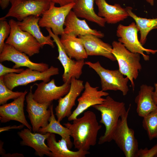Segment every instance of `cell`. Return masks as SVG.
<instances>
[{
    "instance_id": "44dd1931",
    "label": "cell",
    "mask_w": 157,
    "mask_h": 157,
    "mask_svg": "<svg viewBox=\"0 0 157 157\" xmlns=\"http://www.w3.org/2000/svg\"><path fill=\"white\" fill-rule=\"evenodd\" d=\"M95 1L98 8L97 15L104 18L107 23L115 24L129 16L125 8H122L118 3L110 5L106 0H95Z\"/></svg>"
},
{
    "instance_id": "603a6c76",
    "label": "cell",
    "mask_w": 157,
    "mask_h": 157,
    "mask_svg": "<svg viewBox=\"0 0 157 157\" xmlns=\"http://www.w3.org/2000/svg\"><path fill=\"white\" fill-rule=\"evenodd\" d=\"M40 18L34 15L29 16L21 21L17 22L19 28L23 31H26L34 37L40 44L41 48L45 45H48L54 48V42L49 35L44 36L41 32L38 24Z\"/></svg>"
},
{
    "instance_id": "f1b7e54d",
    "label": "cell",
    "mask_w": 157,
    "mask_h": 157,
    "mask_svg": "<svg viewBox=\"0 0 157 157\" xmlns=\"http://www.w3.org/2000/svg\"><path fill=\"white\" fill-rule=\"evenodd\" d=\"M142 126L150 140L157 138V108L143 117Z\"/></svg>"
},
{
    "instance_id": "3957f363",
    "label": "cell",
    "mask_w": 157,
    "mask_h": 157,
    "mask_svg": "<svg viewBox=\"0 0 157 157\" xmlns=\"http://www.w3.org/2000/svg\"><path fill=\"white\" fill-rule=\"evenodd\" d=\"M112 46V53L117 61L119 69L129 78L134 90V80L137 78L142 67L140 63V54L130 51L118 41H113Z\"/></svg>"
},
{
    "instance_id": "7402d4cb",
    "label": "cell",
    "mask_w": 157,
    "mask_h": 157,
    "mask_svg": "<svg viewBox=\"0 0 157 157\" xmlns=\"http://www.w3.org/2000/svg\"><path fill=\"white\" fill-rule=\"evenodd\" d=\"M46 140L47 144L51 153V157H85L90 154L88 151L70 150L63 138H61L60 140L57 141L54 133H50Z\"/></svg>"
},
{
    "instance_id": "d4e9b609",
    "label": "cell",
    "mask_w": 157,
    "mask_h": 157,
    "mask_svg": "<svg viewBox=\"0 0 157 157\" xmlns=\"http://www.w3.org/2000/svg\"><path fill=\"white\" fill-rule=\"evenodd\" d=\"M95 0H76L72 10L78 17L84 18L101 27L105 26V19L97 14L94 9Z\"/></svg>"
},
{
    "instance_id": "d6a6232c",
    "label": "cell",
    "mask_w": 157,
    "mask_h": 157,
    "mask_svg": "<svg viewBox=\"0 0 157 157\" xmlns=\"http://www.w3.org/2000/svg\"><path fill=\"white\" fill-rule=\"evenodd\" d=\"M24 70L23 68H11L5 66L1 63H0V77L10 73H19Z\"/></svg>"
},
{
    "instance_id": "4316f807",
    "label": "cell",
    "mask_w": 157,
    "mask_h": 157,
    "mask_svg": "<svg viewBox=\"0 0 157 157\" xmlns=\"http://www.w3.org/2000/svg\"><path fill=\"white\" fill-rule=\"evenodd\" d=\"M49 108L51 110V115L49 119V123L46 126L40 128L37 132L42 134L49 133L58 134L66 140L68 146L70 149L72 147L73 143L71 140L70 132L69 129L65 126H62L60 122L55 118L53 105L51 104Z\"/></svg>"
},
{
    "instance_id": "f546056e",
    "label": "cell",
    "mask_w": 157,
    "mask_h": 157,
    "mask_svg": "<svg viewBox=\"0 0 157 157\" xmlns=\"http://www.w3.org/2000/svg\"><path fill=\"white\" fill-rule=\"evenodd\" d=\"M24 92H13L8 88L3 81V76L0 77V104L6 103L10 99H17L23 94Z\"/></svg>"
},
{
    "instance_id": "d6986e66",
    "label": "cell",
    "mask_w": 157,
    "mask_h": 157,
    "mask_svg": "<svg viewBox=\"0 0 157 157\" xmlns=\"http://www.w3.org/2000/svg\"><path fill=\"white\" fill-rule=\"evenodd\" d=\"M86 53L88 56H101L112 61L116 60L112 53V46L104 42L100 38L93 35H79Z\"/></svg>"
},
{
    "instance_id": "8992f818",
    "label": "cell",
    "mask_w": 157,
    "mask_h": 157,
    "mask_svg": "<svg viewBox=\"0 0 157 157\" xmlns=\"http://www.w3.org/2000/svg\"><path fill=\"white\" fill-rule=\"evenodd\" d=\"M8 22L11 32L5 43L29 57L39 53L41 48L37 40L28 32L22 30L14 19H10Z\"/></svg>"
},
{
    "instance_id": "83f0119b",
    "label": "cell",
    "mask_w": 157,
    "mask_h": 157,
    "mask_svg": "<svg viewBox=\"0 0 157 157\" xmlns=\"http://www.w3.org/2000/svg\"><path fill=\"white\" fill-rule=\"evenodd\" d=\"M129 16L133 18L140 32V42L143 45L147 41V36L152 30L157 28V18L147 19L138 17L132 11V8L130 6L125 8Z\"/></svg>"
},
{
    "instance_id": "277c9868",
    "label": "cell",
    "mask_w": 157,
    "mask_h": 157,
    "mask_svg": "<svg viewBox=\"0 0 157 157\" xmlns=\"http://www.w3.org/2000/svg\"><path fill=\"white\" fill-rule=\"evenodd\" d=\"M131 107L119 119L113 136V140L126 157H136L139 150L138 142L133 130L129 127L127 118Z\"/></svg>"
},
{
    "instance_id": "9a60e30c",
    "label": "cell",
    "mask_w": 157,
    "mask_h": 157,
    "mask_svg": "<svg viewBox=\"0 0 157 157\" xmlns=\"http://www.w3.org/2000/svg\"><path fill=\"white\" fill-rule=\"evenodd\" d=\"M35 84L37 88L33 93V97L35 101L40 103H52L53 100L59 99L68 93L70 87V82L57 86L54 79L47 83L42 81Z\"/></svg>"
},
{
    "instance_id": "30bf717a",
    "label": "cell",
    "mask_w": 157,
    "mask_h": 157,
    "mask_svg": "<svg viewBox=\"0 0 157 157\" xmlns=\"http://www.w3.org/2000/svg\"><path fill=\"white\" fill-rule=\"evenodd\" d=\"M139 31L135 23L132 22L128 26L119 24L117 26L116 35L119 38L118 42L122 43L130 51L141 55L145 61L149 60V57L144 53H151L154 54L157 50L144 48L139 40L138 33Z\"/></svg>"
},
{
    "instance_id": "2e32d148",
    "label": "cell",
    "mask_w": 157,
    "mask_h": 157,
    "mask_svg": "<svg viewBox=\"0 0 157 157\" xmlns=\"http://www.w3.org/2000/svg\"><path fill=\"white\" fill-rule=\"evenodd\" d=\"M8 61L15 63L13 68L19 69L21 67H26L41 72L47 70L49 65L45 63H36L32 61L29 56L21 52L13 47L5 43L3 49L0 53V62Z\"/></svg>"
},
{
    "instance_id": "9c48e42d",
    "label": "cell",
    "mask_w": 157,
    "mask_h": 157,
    "mask_svg": "<svg viewBox=\"0 0 157 157\" xmlns=\"http://www.w3.org/2000/svg\"><path fill=\"white\" fill-rule=\"evenodd\" d=\"M51 2L49 8L42 14L38 24L40 27L51 29L55 35H61L64 33L63 26L67 16L72 10L75 3L59 7Z\"/></svg>"
},
{
    "instance_id": "d590c367",
    "label": "cell",
    "mask_w": 157,
    "mask_h": 157,
    "mask_svg": "<svg viewBox=\"0 0 157 157\" xmlns=\"http://www.w3.org/2000/svg\"><path fill=\"white\" fill-rule=\"evenodd\" d=\"M11 0H0V5L1 8L4 10L9 5Z\"/></svg>"
},
{
    "instance_id": "8d00e7d4",
    "label": "cell",
    "mask_w": 157,
    "mask_h": 157,
    "mask_svg": "<svg viewBox=\"0 0 157 157\" xmlns=\"http://www.w3.org/2000/svg\"><path fill=\"white\" fill-rule=\"evenodd\" d=\"M2 157H24V156L22 154L19 153H14L13 154H7L3 153L1 155Z\"/></svg>"
},
{
    "instance_id": "8fae6325",
    "label": "cell",
    "mask_w": 157,
    "mask_h": 157,
    "mask_svg": "<svg viewBox=\"0 0 157 157\" xmlns=\"http://www.w3.org/2000/svg\"><path fill=\"white\" fill-rule=\"evenodd\" d=\"M32 86H31L26 97V110L31 124L32 131L37 132L40 128L46 126L49 123L51 116L49 107L51 103H40L35 101L33 97Z\"/></svg>"
},
{
    "instance_id": "5b68a950",
    "label": "cell",
    "mask_w": 157,
    "mask_h": 157,
    "mask_svg": "<svg viewBox=\"0 0 157 157\" xmlns=\"http://www.w3.org/2000/svg\"><path fill=\"white\" fill-rule=\"evenodd\" d=\"M85 65L94 70L99 76L102 90H119L123 96L127 94L129 90L128 83L129 80L127 77H124L119 69H105L99 61L94 63L85 61Z\"/></svg>"
},
{
    "instance_id": "e0dca14e",
    "label": "cell",
    "mask_w": 157,
    "mask_h": 157,
    "mask_svg": "<svg viewBox=\"0 0 157 157\" xmlns=\"http://www.w3.org/2000/svg\"><path fill=\"white\" fill-rule=\"evenodd\" d=\"M28 91L11 103L5 104L0 106V120L1 123H5L11 120L17 121L27 128L32 130V127L26 119L24 112V103Z\"/></svg>"
},
{
    "instance_id": "ba28073f",
    "label": "cell",
    "mask_w": 157,
    "mask_h": 157,
    "mask_svg": "<svg viewBox=\"0 0 157 157\" xmlns=\"http://www.w3.org/2000/svg\"><path fill=\"white\" fill-rule=\"evenodd\" d=\"M51 2L49 0H11V7L0 20L12 17L21 21L31 15L40 17L49 8Z\"/></svg>"
},
{
    "instance_id": "484cf974",
    "label": "cell",
    "mask_w": 157,
    "mask_h": 157,
    "mask_svg": "<svg viewBox=\"0 0 157 157\" xmlns=\"http://www.w3.org/2000/svg\"><path fill=\"white\" fill-rule=\"evenodd\" d=\"M60 38L64 49L68 56L76 60L88 58L84 47L78 38L71 34L63 33Z\"/></svg>"
},
{
    "instance_id": "1f68e13d",
    "label": "cell",
    "mask_w": 157,
    "mask_h": 157,
    "mask_svg": "<svg viewBox=\"0 0 157 157\" xmlns=\"http://www.w3.org/2000/svg\"><path fill=\"white\" fill-rule=\"evenodd\" d=\"M136 157H157V144L149 149L147 147L139 149Z\"/></svg>"
},
{
    "instance_id": "ac0fdd59",
    "label": "cell",
    "mask_w": 157,
    "mask_h": 157,
    "mask_svg": "<svg viewBox=\"0 0 157 157\" xmlns=\"http://www.w3.org/2000/svg\"><path fill=\"white\" fill-rule=\"evenodd\" d=\"M50 133H32L31 130L28 128L24 129L17 133L18 135L22 139L21 144L32 148L35 151V155L40 157H43L44 155L52 157L51 153L47 144L45 143V141Z\"/></svg>"
},
{
    "instance_id": "4dcf8cb0",
    "label": "cell",
    "mask_w": 157,
    "mask_h": 157,
    "mask_svg": "<svg viewBox=\"0 0 157 157\" xmlns=\"http://www.w3.org/2000/svg\"><path fill=\"white\" fill-rule=\"evenodd\" d=\"M11 32V27L6 20H0V53L3 49L5 40L9 36Z\"/></svg>"
},
{
    "instance_id": "ffe728a7",
    "label": "cell",
    "mask_w": 157,
    "mask_h": 157,
    "mask_svg": "<svg viewBox=\"0 0 157 157\" xmlns=\"http://www.w3.org/2000/svg\"><path fill=\"white\" fill-rule=\"evenodd\" d=\"M64 26V33L66 34H72L76 37L92 34L100 38L104 36L101 31L91 28L85 20L78 19L72 10L67 16Z\"/></svg>"
},
{
    "instance_id": "74e56055",
    "label": "cell",
    "mask_w": 157,
    "mask_h": 157,
    "mask_svg": "<svg viewBox=\"0 0 157 157\" xmlns=\"http://www.w3.org/2000/svg\"><path fill=\"white\" fill-rule=\"evenodd\" d=\"M155 90L152 94V97L155 103L157 105V82L154 84Z\"/></svg>"
},
{
    "instance_id": "f35d334b",
    "label": "cell",
    "mask_w": 157,
    "mask_h": 157,
    "mask_svg": "<svg viewBox=\"0 0 157 157\" xmlns=\"http://www.w3.org/2000/svg\"><path fill=\"white\" fill-rule=\"evenodd\" d=\"M148 3H149L151 6H153L154 3V0H145Z\"/></svg>"
},
{
    "instance_id": "52a82bcc",
    "label": "cell",
    "mask_w": 157,
    "mask_h": 157,
    "mask_svg": "<svg viewBox=\"0 0 157 157\" xmlns=\"http://www.w3.org/2000/svg\"><path fill=\"white\" fill-rule=\"evenodd\" d=\"M59 73L58 68L53 66L43 72L28 68L19 73H13L6 74L3 76V79L6 86L12 90L16 87L26 85L37 81L48 82L50 81L51 76Z\"/></svg>"
},
{
    "instance_id": "7c38bea8",
    "label": "cell",
    "mask_w": 157,
    "mask_h": 157,
    "mask_svg": "<svg viewBox=\"0 0 157 157\" xmlns=\"http://www.w3.org/2000/svg\"><path fill=\"white\" fill-rule=\"evenodd\" d=\"M46 28L57 47L58 56L57 58L64 69L62 76L63 82L64 83L70 82L72 77L78 79L82 73V69L85 65L84 59L75 60L70 58L66 53L58 35L54 34L51 28Z\"/></svg>"
},
{
    "instance_id": "6da1fadb",
    "label": "cell",
    "mask_w": 157,
    "mask_h": 157,
    "mask_svg": "<svg viewBox=\"0 0 157 157\" xmlns=\"http://www.w3.org/2000/svg\"><path fill=\"white\" fill-rule=\"evenodd\" d=\"M72 121V123L67 122L63 125L70 131L75 148L88 151L96 144L101 125L99 124L95 114L90 110L85 112L82 116Z\"/></svg>"
},
{
    "instance_id": "7a4b0ae2",
    "label": "cell",
    "mask_w": 157,
    "mask_h": 157,
    "mask_svg": "<svg viewBox=\"0 0 157 157\" xmlns=\"http://www.w3.org/2000/svg\"><path fill=\"white\" fill-rule=\"evenodd\" d=\"M101 113L100 122L105 127L104 135L99 138L98 143L101 144L113 140V136L119 117L126 111L125 104L117 101L108 95L101 104L92 106Z\"/></svg>"
},
{
    "instance_id": "5bb4252c",
    "label": "cell",
    "mask_w": 157,
    "mask_h": 157,
    "mask_svg": "<svg viewBox=\"0 0 157 157\" xmlns=\"http://www.w3.org/2000/svg\"><path fill=\"white\" fill-rule=\"evenodd\" d=\"M83 81L72 78L70 87L68 93L64 97L58 99V104L55 110L57 120L60 122L66 117H68L72 114V110L75 106V101L84 89Z\"/></svg>"
},
{
    "instance_id": "4fadbf2b",
    "label": "cell",
    "mask_w": 157,
    "mask_h": 157,
    "mask_svg": "<svg viewBox=\"0 0 157 157\" xmlns=\"http://www.w3.org/2000/svg\"><path fill=\"white\" fill-rule=\"evenodd\" d=\"M99 87H93L86 81L84 85V90L81 96L77 99L78 104L75 109L68 117V121H72L88 108L101 104L105 100L102 97L107 96L109 93L102 90H99Z\"/></svg>"
},
{
    "instance_id": "e575fe53",
    "label": "cell",
    "mask_w": 157,
    "mask_h": 157,
    "mask_svg": "<svg viewBox=\"0 0 157 157\" xmlns=\"http://www.w3.org/2000/svg\"><path fill=\"white\" fill-rule=\"evenodd\" d=\"M55 4H58L60 6H64L72 3H75L76 0H49Z\"/></svg>"
},
{
    "instance_id": "836d02e7",
    "label": "cell",
    "mask_w": 157,
    "mask_h": 157,
    "mask_svg": "<svg viewBox=\"0 0 157 157\" xmlns=\"http://www.w3.org/2000/svg\"><path fill=\"white\" fill-rule=\"evenodd\" d=\"M24 126L23 124H21L19 125H14L12 126H9L4 127L0 128V132L3 131H9L11 129H22Z\"/></svg>"
},
{
    "instance_id": "cb8c5ba5",
    "label": "cell",
    "mask_w": 157,
    "mask_h": 157,
    "mask_svg": "<svg viewBox=\"0 0 157 157\" xmlns=\"http://www.w3.org/2000/svg\"><path fill=\"white\" fill-rule=\"evenodd\" d=\"M154 88L146 84L141 85L135 101L136 104V111L138 115L143 117L157 108L152 97Z\"/></svg>"
}]
</instances>
